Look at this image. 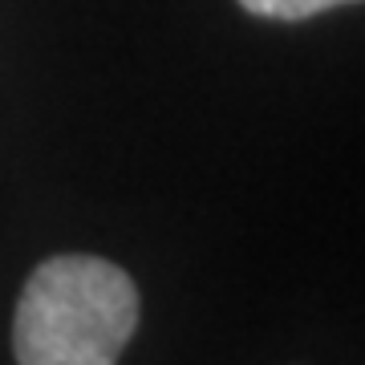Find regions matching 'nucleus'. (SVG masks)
Returning a JSON list of instances; mask_svg holds the SVG:
<instances>
[{
	"label": "nucleus",
	"mask_w": 365,
	"mask_h": 365,
	"mask_svg": "<svg viewBox=\"0 0 365 365\" xmlns=\"http://www.w3.org/2000/svg\"><path fill=\"white\" fill-rule=\"evenodd\" d=\"M138 325V288L98 256H53L29 276L13 321L16 365H118Z\"/></svg>",
	"instance_id": "f257e3e1"
},
{
	"label": "nucleus",
	"mask_w": 365,
	"mask_h": 365,
	"mask_svg": "<svg viewBox=\"0 0 365 365\" xmlns=\"http://www.w3.org/2000/svg\"><path fill=\"white\" fill-rule=\"evenodd\" d=\"M252 16H268V21H304L337 4H357V0H240Z\"/></svg>",
	"instance_id": "f03ea898"
}]
</instances>
